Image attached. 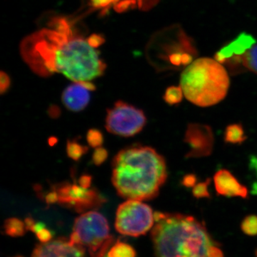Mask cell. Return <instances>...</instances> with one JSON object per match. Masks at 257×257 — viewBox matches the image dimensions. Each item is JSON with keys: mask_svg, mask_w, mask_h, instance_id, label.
<instances>
[{"mask_svg": "<svg viewBox=\"0 0 257 257\" xmlns=\"http://www.w3.org/2000/svg\"><path fill=\"white\" fill-rule=\"evenodd\" d=\"M135 248L127 243L118 241L108 251V257H136Z\"/></svg>", "mask_w": 257, "mask_h": 257, "instance_id": "9a60e30c", "label": "cell"}, {"mask_svg": "<svg viewBox=\"0 0 257 257\" xmlns=\"http://www.w3.org/2000/svg\"><path fill=\"white\" fill-rule=\"evenodd\" d=\"M243 65L245 69L257 74V45H253L246 52L243 57Z\"/></svg>", "mask_w": 257, "mask_h": 257, "instance_id": "d6986e66", "label": "cell"}, {"mask_svg": "<svg viewBox=\"0 0 257 257\" xmlns=\"http://www.w3.org/2000/svg\"><path fill=\"white\" fill-rule=\"evenodd\" d=\"M15 257H23V256H15Z\"/></svg>", "mask_w": 257, "mask_h": 257, "instance_id": "4dcf8cb0", "label": "cell"}, {"mask_svg": "<svg viewBox=\"0 0 257 257\" xmlns=\"http://www.w3.org/2000/svg\"><path fill=\"white\" fill-rule=\"evenodd\" d=\"M31 257H87L82 245L76 244L66 238L51 240L37 245Z\"/></svg>", "mask_w": 257, "mask_h": 257, "instance_id": "8fae6325", "label": "cell"}, {"mask_svg": "<svg viewBox=\"0 0 257 257\" xmlns=\"http://www.w3.org/2000/svg\"><path fill=\"white\" fill-rule=\"evenodd\" d=\"M108 157V152L105 149L102 147L95 148L92 155V162L96 166L101 165L103 162H105Z\"/></svg>", "mask_w": 257, "mask_h": 257, "instance_id": "cb8c5ba5", "label": "cell"}, {"mask_svg": "<svg viewBox=\"0 0 257 257\" xmlns=\"http://www.w3.org/2000/svg\"><path fill=\"white\" fill-rule=\"evenodd\" d=\"M25 63L41 77L57 73L73 82H92L106 69L96 47L84 38L68 18L55 17L47 27L25 37L20 45Z\"/></svg>", "mask_w": 257, "mask_h": 257, "instance_id": "6da1fadb", "label": "cell"}, {"mask_svg": "<svg viewBox=\"0 0 257 257\" xmlns=\"http://www.w3.org/2000/svg\"><path fill=\"white\" fill-rule=\"evenodd\" d=\"M95 89L92 82H74L64 89L62 101L64 106L72 111H80L85 109L90 100L89 92Z\"/></svg>", "mask_w": 257, "mask_h": 257, "instance_id": "7c38bea8", "label": "cell"}, {"mask_svg": "<svg viewBox=\"0 0 257 257\" xmlns=\"http://www.w3.org/2000/svg\"><path fill=\"white\" fill-rule=\"evenodd\" d=\"M160 0H119L114 9L118 13H122L131 8H138L142 11L152 9Z\"/></svg>", "mask_w": 257, "mask_h": 257, "instance_id": "5bb4252c", "label": "cell"}, {"mask_svg": "<svg viewBox=\"0 0 257 257\" xmlns=\"http://www.w3.org/2000/svg\"><path fill=\"white\" fill-rule=\"evenodd\" d=\"M183 96L184 95L182 87L172 86L167 88L164 95V99L167 104L175 105L182 101Z\"/></svg>", "mask_w": 257, "mask_h": 257, "instance_id": "ac0fdd59", "label": "cell"}, {"mask_svg": "<svg viewBox=\"0 0 257 257\" xmlns=\"http://www.w3.org/2000/svg\"><path fill=\"white\" fill-rule=\"evenodd\" d=\"M87 151V147L83 146L77 142L69 141L67 143V155L73 160H79Z\"/></svg>", "mask_w": 257, "mask_h": 257, "instance_id": "ffe728a7", "label": "cell"}, {"mask_svg": "<svg viewBox=\"0 0 257 257\" xmlns=\"http://www.w3.org/2000/svg\"><path fill=\"white\" fill-rule=\"evenodd\" d=\"M91 182H92V178H91V177H89V176H82V177L79 179V184L82 185V187L89 188L91 186Z\"/></svg>", "mask_w": 257, "mask_h": 257, "instance_id": "83f0119b", "label": "cell"}, {"mask_svg": "<svg viewBox=\"0 0 257 257\" xmlns=\"http://www.w3.org/2000/svg\"><path fill=\"white\" fill-rule=\"evenodd\" d=\"M57 202L82 212L96 207L102 203V199L94 189L77 184H63L55 190Z\"/></svg>", "mask_w": 257, "mask_h": 257, "instance_id": "ba28073f", "label": "cell"}, {"mask_svg": "<svg viewBox=\"0 0 257 257\" xmlns=\"http://www.w3.org/2000/svg\"><path fill=\"white\" fill-rule=\"evenodd\" d=\"M229 77L223 64L215 59L199 58L186 67L180 87L187 100L207 107L224 99L229 88Z\"/></svg>", "mask_w": 257, "mask_h": 257, "instance_id": "277c9868", "label": "cell"}, {"mask_svg": "<svg viewBox=\"0 0 257 257\" xmlns=\"http://www.w3.org/2000/svg\"><path fill=\"white\" fill-rule=\"evenodd\" d=\"M119 0H89V6L94 10H100L101 14L104 15L109 11L111 7L114 8Z\"/></svg>", "mask_w": 257, "mask_h": 257, "instance_id": "7402d4cb", "label": "cell"}, {"mask_svg": "<svg viewBox=\"0 0 257 257\" xmlns=\"http://www.w3.org/2000/svg\"><path fill=\"white\" fill-rule=\"evenodd\" d=\"M155 221L150 206L143 201L127 199L116 210L115 228L120 234L138 237L152 229Z\"/></svg>", "mask_w": 257, "mask_h": 257, "instance_id": "8992f818", "label": "cell"}, {"mask_svg": "<svg viewBox=\"0 0 257 257\" xmlns=\"http://www.w3.org/2000/svg\"><path fill=\"white\" fill-rule=\"evenodd\" d=\"M146 123L143 110L124 101H116L107 109L105 126L113 135L123 138L135 136L143 130Z\"/></svg>", "mask_w": 257, "mask_h": 257, "instance_id": "52a82bcc", "label": "cell"}, {"mask_svg": "<svg viewBox=\"0 0 257 257\" xmlns=\"http://www.w3.org/2000/svg\"><path fill=\"white\" fill-rule=\"evenodd\" d=\"M151 237L157 257H211L217 246L193 216L155 213Z\"/></svg>", "mask_w": 257, "mask_h": 257, "instance_id": "3957f363", "label": "cell"}, {"mask_svg": "<svg viewBox=\"0 0 257 257\" xmlns=\"http://www.w3.org/2000/svg\"><path fill=\"white\" fill-rule=\"evenodd\" d=\"M241 229L245 234L248 236H256L257 235V216H246L241 222Z\"/></svg>", "mask_w": 257, "mask_h": 257, "instance_id": "44dd1931", "label": "cell"}, {"mask_svg": "<svg viewBox=\"0 0 257 257\" xmlns=\"http://www.w3.org/2000/svg\"><path fill=\"white\" fill-rule=\"evenodd\" d=\"M87 140L89 146L93 148H97V147H101L104 142L103 134L99 130L92 128L87 133Z\"/></svg>", "mask_w": 257, "mask_h": 257, "instance_id": "603a6c76", "label": "cell"}, {"mask_svg": "<svg viewBox=\"0 0 257 257\" xmlns=\"http://www.w3.org/2000/svg\"><path fill=\"white\" fill-rule=\"evenodd\" d=\"M49 114H50L52 117L57 118L60 114V109L57 106H52V107L49 109Z\"/></svg>", "mask_w": 257, "mask_h": 257, "instance_id": "f1b7e54d", "label": "cell"}, {"mask_svg": "<svg viewBox=\"0 0 257 257\" xmlns=\"http://www.w3.org/2000/svg\"><path fill=\"white\" fill-rule=\"evenodd\" d=\"M208 184H209V182H202V183L197 184L193 189V194L194 197L197 198L209 197Z\"/></svg>", "mask_w": 257, "mask_h": 257, "instance_id": "d4e9b609", "label": "cell"}, {"mask_svg": "<svg viewBox=\"0 0 257 257\" xmlns=\"http://www.w3.org/2000/svg\"><path fill=\"white\" fill-rule=\"evenodd\" d=\"M216 192L228 197H248L246 187L240 184L229 171L222 170L216 172L214 177Z\"/></svg>", "mask_w": 257, "mask_h": 257, "instance_id": "4fadbf2b", "label": "cell"}, {"mask_svg": "<svg viewBox=\"0 0 257 257\" xmlns=\"http://www.w3.org/2000/svg\"><path fill=\"white\" fill-rule=\"evenodd\" d=\"M5 233L13 237L23 236L26 230L25 223L18 218H10L5 221L4 224Z\"/></svg>", "mask_w": 257, "mask_h": 257, "instance_id": "2e32d148", "label": "cell"}, {"mask_svg": "<svg viewBox=\"0 0 257 257\" xmlns=\"http://www.w3.org/2000/svg\"><path fill=\"white\" fill-rule=\"evenodd\" d=\"M69 239L87 248L91 257H104L114 241L106 218L95 211L83 213L75 219Z\"/></svg>", "mask_w": 257, "mask_h": 257, "instance_id": "5b68a950", "label": "cell"}, {"mask_svg": "<svg viewBox=\"0 0 257 257\" xmlns=\"http://www.w3.org/2000/svg\"><path fill=\"white\" fill-rule=\"evenodd\" d=\"M195 182V178L194 177L192 176H188V177L184 178V185L187 186V187H191Z\"/></svg>", "mask_w": 257, "mask_h": 257, "instance_id": "f546056e", "label": "cell"}, {"mask_svg": "<svg viewBox=\"0 0 257 257\" xmlns=\"http://www.w3.org/2000/svg\"><path fill=\"white\" fill-rule=\"evenodd\" d=\"M167 177L165 159L151 147L124 149L113 160L111 181L116 192L124 199H154Z\"/></svg>", "mask_w": 257, "mask_h": 257, "instance_id": "7a4b0ae2", "label": "cell"}, {"mask_svg": "<svg viewBox=\"0 0 257 257\" xmlns=\"http://www.w3.org/2000/svg\"><path fill=\"white\" fill-rule=\"evenodd\" d=\"M36 235L37 237L41 241V243L48 242L52 239V236H53L52 231L47 229L46 227L40 230L39 232L37 233Z\"/></svg>", "mask_w": 257, "mask_h": 257, "instance_id": "4316f807", "label": "cell"}, {"mask_svg": "<svg viewBox=\"0 0 257 257\" xmlns=\"http://www.w3.org/2000/svg\"><path fill=\"white\" fill-rule=\"evenodd\" d=\"M225 141L230 144H240L246 140L242 126L240 124H231L225 131Z\"/></svg>", "mask_w": 257, "mask_h": 257, "instance_id": "e0dca14e", "label": "cell"}, {"mask_svg": "<svg viewBox=\"0 0 257 257\" xmlns=\"http://www.w3.org/2000/svg\"><path fill=\"white\" fill-rule=\"evenodd\" d=\"M253 35L246 32L239 34L232 41L221 47L214 56V59L229 68L231 72L236 73L244 68L243 60L246 52L256 44Z\"/></svg>", "mask_w": 257, "mask_h": 257, "instance_id": "9c48e42d", "label": "cell"}, {"mask_svg": "<svg viewBox=\"0 0 257 257\" xmlns=\"http://www.w3.org/2000/svg\"><path fill=\"white\" fill-rule=\"evenodd\" d=\"M11 85V80L8 74L2 72L0 74V92L1 94H4L9 89Z\"/></svg>", "mask_w": 257, "mask_h": 257, "instance_id": "484cf974", "label": "cell"}, {"mask_svg": "<svg viewBox=\"0 0 257 257\" xmlns=\"http://www.w3.org/2000/svg\"><path fill=\"white\" fill-rule=\"evenodd\" d=\"M184 141L190 147L189 157H202L211 153L214 137L209 126L206 125L189 124L185 135Z\"/></svg>", "mask_w": 257, "mask_h": 257, "instance_id": "30bf717a", "label": "cell"}]
</instances>
